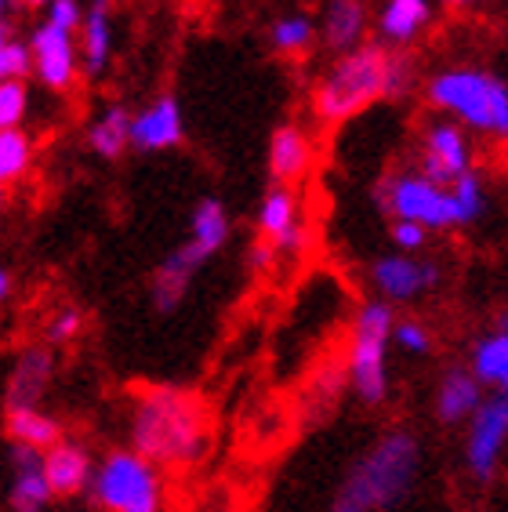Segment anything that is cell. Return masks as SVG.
<instances>
[{
  "label": "cell",
  "instance_id": "obj_9",
  "mask_svg": "<svg viewBox=\"0 0 508 512\" xmlns=\"http://www.w3.org/2000/svg\"><path fill=\"white\" fill-rule=\"evenodd\" d=\"M472 171V146L465 128L454 120H432L421 138V168L418 175L429 178L432 186L450 189L461 175Z\"/></svg>",
  "mask_w": 508,
  "mask_h": 512
},
{
  "label": "cell",
  "instance_id": "obj_8",
  "mask_svg": "<svg viewBox=\"0 0 508 512\" xmlns=\"http://www.w3.org/2000/svg\"><path fill=\"white\" fill-rule=\"evenodd\" d=\"M508 447V393L483 396V404L469 418L465 436V465L476 480H494L501 465V454Z\"/></svg>",
  "mask_w": 508,
  "mask_h": 512
},
{
  "label": "cell",
  "instance_id": "obj_24",
  "mask_svg": "<svg viewBox=\"0 0 508 512\" xmlns=\"http://www.w3.org/2000/svg\"><path fill=\"white\" fill-rule=\"evenodd\" d=\"M472 378L490 385L494 393H508V335H483L472 345Z\"/></svg>",
  "mask_w": 508,
  "mask_h": 512
},
{
  "label": "cell",
  "instance_id": "obj_29",
  "mask_svg": "<svg viewBox=\"0 0 508 512\" xmlns=\"http://www.w3.org/2000/svg\"><path fill=\"white\" fill-rule=\"evenodd\" d=\"M418 84V62L407 51H385V69H381V99H403Z\"/></svg>",
  "mask_w": 508,
  "mask_h": 512
},
{
  "label": "cell",
  "instance_id": "obj_17",
  "mask_svg": "<svg viewBox=\"0 0 508 512\" xmlns=\"http://www.w3.org/2000/svg\"><path fill=\"white\" fill-rule=\"evenodd\" d=\"M51 375H55V356L44 345H33L19 356V364L8 378V393H4V411L15 407H37V400L48 393Z\"/></svg>",
  "mask_w": 508,
  "mask_h": 512
},
{
  "label": "cell",
  "instance_id": "obj_34",
  "mask_svg": "<svg viewBox=\"0 0 508 512\" xmlns=\"http://www.w3.org/2000/svg\"><path fill=\"white\" fill-rule=\"evenodd\" d=\"M80 327H84V313L80 309H62V313H55V320L48 324V338L55 345H62V342H73V338L80 335Z\"/></svg>",
  "mask_w": 508,
  "mask_h": 512
},
{
  "label": "cell",
  "instance_id": "obj_37",
  "mask_svg": "<svg viewBox=\"0 0 508 512\" xmlns=\"http://www.w3.org/2000/svg\"><path fill=\"white\" fill-rule=\"evenodd\" d=\"M276 247L273 244H265V240H258V244L251 247V255H247V262H251L254 273H269V269L276 266Z\"/></svg>",
  "mask_w": 508,
  "mask_h": 512
},
{
  "label": "cell",
  "instance_id": "obj_21",
  "mask_svg": "<svg viewBox=\"0 0 508 512\" xmlns=\"http://www.w3.org/2000/svg\"><path fill=\"white\" fill-rule=\"evenodd\" d=\"M4 436L15 447H30V451L44 454L62 440V425L40 407H15V411H4Z\"/></svg>",
  "mask_w": 508,
  "mask_h": 512
},
{
  "label": "cell",
  "instance_id": "obj_44",
  "mask_svg": "<svg viewBox=\"0 0 508 512\" xmlns=\"http://www.w3.org/2000/svg\"><path fill=\"white\" fill-rule=\"evenodd\" d=\"M458 4H479V0H458Z\"/></svg>",
  "mask_w": 508,
  "mask_h": 512
},
{
  "label": "cell",
  "instance_id": "obj_30",
  "mask_svg": "<svg viewBox=\"0 0 508 512\" xmlns=\"http://www.w3.org/2000/svg\"><path fill=\"white\" fill-rule=\"evenodd\" d=\"M450 197H454V204H458L461 226H469V222H476V218L483 215V204H487V197H483V182H479L476 171H469V175H461L458 182L450 186Z\"/></svg>",
  "mask_w": 508,
  "mask_h": 512
},
{
  "label": "cell",
  "instance_id": "obj_12",
  "mask_svg": "<svg viewBox=\"0 0 508 512\" xmlns=\"http://www.w3.org/2000/svg\"><path fill=\"white\" fill-rule=\"evenodd\" d=\"M182 135H186V124H182V109H178L175 95H160L127 124V146L142 149V153L178 146Z\"/></svg>",
  "mask_w": 508,
  "mask_h": 512
},
{
  "label": "cell",
  "instance_id": "obj_26",
  "mask_svg": "<svg viewBox=\"0 0 508 512\" xmlns=\"http://www.w3.org/2000/svg\"><path fill=\"white\" fill-rule=\"evenodd\" d=\"M127 124H131V117H127V109L120 106H109L102 117L91 124L88 131V146L95 149L98 157H106V160H117L120 153L127 149Z\"/></svg>",
  "mask_w": 508,
  "mask_h": 512
},
{
  "label": "cell",
  "instance_id": "obj_42",
  "mask_svg": "<svg viewBox=\"0 0 508 512\" xmlns=\"http://www.w3.org/2000/svg\"><path fill=\"white\" fill-rule=\"evenodd\" d=\"M440 4H447V8H454V4H458V0H440Z\"/></svg>",
  "mask_w": 508,
  "mask_h": 512
},
{
  "label": "cell",
  "instance_id": "obj_16",
  "mask_svg": "<svg viewBox=\"0 0 508 512\" xmlns=\"http://www.w3.org/2000/svg\"><path fill=\"white\" fill-rule=\"evenodd\" d=\"M40 473H44L51 498H73L91 483V458L84 447L59 440L51 451L40 454Z\"/></svg>",
  "mask_w": 508,
  "mask_h": 512
},
{
  "label": "cell",
  "instance_id": "obj_36",
  "mask_svg": "<svg viewBox=\"0 0 508 512\" xmlns=\"http://www.w3.org/2000/svg\"><path fill=\"white\" fill-rule=\"evenodd\" d=\"M48 22L55 30H80V22H84V11H80L77 0H51L48 4Z\"/></svg>",
  "mask_w": 508,
  "mask_h": 512
},
{
  "label": "cell",
  "instance_id": "obj_28",
  "mask_svg": "<svg viewBox=\"0 0 508 512\" xmlns=\"http://www.w3.org/2000/svg\"><path fill=\"white\" fill-rule=\"evenodd\" d=\"M269 40L284 55H302V51H309L316 44V22L309 15H284V19L273 22Z\"/></svg>",
  "mask_w": 508,
  "mask_h": 512
},
{
  "label": "cell",
  "instance_id": "obj_10",
  "mask_svg": "<svg viewBox=\"0 0 508 512\" xmlns=\"http://www.w3.org/2000/svg\"><path fill=\"white\" fill-rule=\"evenodd\" d=\"M440 266L436 262H418L411 255H385L371 266V284L381 302H411L440 284Z\"/></svg>",
  "mask_w": 508,
  "mask_h": 512
},
{
  "label": "cell",
  "instance_id": "obj_43",
  "mask_svg": "<svg viewBox=\"0 0 508 512\" xmlns=\"http://www.w3.org/2000/svg\"><path fill=\"white\" fill-rule=\"evenodd\" d=\"M4 40H8V33H4V30H0V48H4Z\"/></svg>",
  "mask_w": 508,
  "mask_h": 512
},
{
  "label": "cell",
  "instance_id": "obj_39",
  "mask_svg": "<svg viewBox=\"0 0 508 512\" xmlns=\"http://www.w3.org/2000/svg\"><path fill=\"white\" fill-rule=\"evenodd\" d=\"M494 331H498V335H508V309H505V313H498V324H494Z\"/></svg>",
  "mask_w": 508,
  "mask_h": 512
},
{
  "label": "cell",
  "instance_id": "obj_27",
  "mask_svg": "<svg viewBox=\"0 0 508 512\" xmlns=\"http://www.w3.org/2000/svg\"><path fill=\"white\" fill-rule=\"evenodd\" d=\"M33 164V142L22 128L0 131V189L19 182Z\"/></svg>",
  "mask_w": 508,
  "mask_h": 512
},
{
  "label": "cell",
  "instance_id": "obj_6",
  "mask_svg": "<svg viewBox=\"0 0 508 512\" xmlns=\"http://www.w3.org/2000/svg\"><path fill=\"white\" fill-rule=\"evenodd\" d=\"M91 498L102 512H160L157 465L135 451H109L91 476Z\"/></svg>",
  "mask_w": 508,
  "mask_h": 512
},
{
  "label": "cell",
  "instance_id": "obj_46",
  "mask_svg": "<svg viewBox=\"0 0 508 512\" xmlns=\"http://www.w3.org/2000/svg\"><path fill=\"white\" fill-rule=\"evenodd\" d=\"M98 4H113V0H98Z\"/></svg>",
  "mask_w": 508,
  "mask_h": 512
},
{
  "label": "cell",
  "instance_id": "obj_3",
  "mask_svg": "<svg viewBox=\"0 0 508 512\" xmlns=\"http://www.w3.org/2000/svg\"><path fill=\"white\" fill-rule=\"evenodd\" d=\"M425 95L436 109L450 113L458 128L476 135L508 138V84L479 66H450L432 73Z\"/></svg>",
  "mask_w": 508,
  "mask_h": 512
},
{
  "label": "cell",
  "instance_id": "obj_19",
  "mask_svg": "<svg viewBox=\"0 0 508 512\" xmlns=\"http://www.w3.org/2000/svg\"><path fill=\"white\" fill-rule=\"evenodd\" d=\"M432 22V0H385L378 11V33L396 48H407Z\"/></svg>",
  "mask_w": 508,
  "mask_h": 512
},
{
  "label": "cell",
  "instance_id": "obj_35",
  "mask_svg": "<svg viewBox=\"0 0 508 512\" xmlns=\"http://www.w3.org/2000/svg\"><path fill=\"white\" fill-rule=\"evenodd\" d=\"M389 237H392V244L400 247V255H414V251H421V247H425V240H429V229L414 226V222H392Z\"/></svg>",
  "mask_w": 508,
  "mask_h": 512
},
{
  "label": "cell",
  "instance_id": "obj_15",
  "mask_svg": "<svg viewBox=\"0 0 508 512\" xmlns=\"http://www.w3.org/2000/svg\"><path fill=\"white\" fill-rule=\"evenodd\" d=\"M313 168V138L298 124H280L269 138V175L276 186L291 189Z\"/></svg>",
  "mask_w": 508,
  "mask_h": 512
},
{
  "label": "cell",
  "instance_id": "obj_14",
  "mask_svg": "<svg viewBox=\"0 0 508 512\" xmlns=\"http://www.w3.org/2000/svg\"><path fill=\"white\" fill-rule=\"evenodd\" d=\"M204 262H207V255L193 244V240L175 247V251L157 266V273H153V287H149L153 306H157L160 313H175L178 302L186 298L189 284H193L196 269L204 266Z\"/></svg>",
  "mask_w": 508,
  "mask_h": 512
},
{
  "label": "cell",
  "instance_id": "obj_33",
  "mask_svg": "<svg viewBox=\"0 0 508 512\" xmlns=\"http://www.w3.org/2000/svg\"><path fill=\"white\" fill-rule=\"evenodd\" d=\"M392 342L400 345L403 353H411V356L432 353V335H429V327L418 324V320H396V327H392Z\"/></svg>",
  "mask_w": 508,
  "mask_h": 512
},
{
  "label": "cell",
  "instance_id": "obj_4",
  "mask_svg": "<svg viewBox=\"0 0 508 512\" xmlns=\"http://www.w3.org/2000/svg\"><path fill=\"white\" fill-rule=\"evenodd\" d=\"M381 69H385V48L360 44L345 51L327 66L313 88V113L323 124H342L381 99Z\"/></svg>",
  "mask_w": 508,
  "mask_h": 512
},
{
  "label": "cell",
  "instance_id": "obj_25",
  "mask_svg": "<svg viewBox=\"0 0 508 512\" xmlns=\"http://www.w3.org/2000/svg\"><path fill=\"white\" fill-rule=\"evenodd\" d=\"M193 240L200 251H204L207 258L215 255V251H222V244L229 240V215H225L222 200L207 197L196 204L193 211Z\"/></svg>",
  "mask_w": 508,
  "mask_h": 512
},
{
  "label": "cell",
  "instance_id": "obj_22",
  "mask_svg": "<svg viewBox=\"0 0 508 512\" xmlns=\"http://www.w3.org/2000/svg\"><path fill=\"white\" fill-rule=\"evenodd\" d=\"M479 404H483V385L469 371H447L443 375L440 389H436V418L443 425L469 422Z\"/></svg>",
  "mask_w": 508,
  "mask_h": 512
},
{
  "label": "cell",
  "instance_id": "obj_38",
  "mask_svg": "<svg viewBox=\"0 0 508 512\" xmlns=\"http://www.w3.org/2000/svg\"><path fill=\"white\" fill-rule=\"evenodd\" d=\"M8 295H11V273L0 266V302H8Z\"/></svg>",
  "mask_w": 508,
  "mask_h": 512
},
{
  "label": "cell",
  "instance_id": "obj_18",
  "mask_svg": "<svg viewBox=\"0 0 508 512\" xmlns=\"http://www.w3.org/2000/svg\"><path fill=\"white\" fill-rule=\"evenodd\" d=\"M367 4L363 0H331L323 8V22L316 26L320 40L334 55H345V51L360 48L363 33H367Z\"/></svg>",
  "mask_w": 508,
  "mask_h": 512
},
{
  "label": "cell",
  "instance_id": "obj_31",
  "mask_svg": "<svg viewBox=\"0 0 508 512\" xmlns=\"http://www.w3.org/2000/svg\"><path fill=\"white\" fill-rule=\"evenodd\" d=\"M26 109H30V91L22 80H4L0 84V131L8 128H19L22 117H26Z\"/></svg>",
  "mask_w": 508,
  "mask_h": 512
},
{
  "label": "cell",
  "instance_id": "obj_23",
  "mask_svg": "<svg viewBox=\"0 0 508 512\" xmlns=\"http://www.w3.org/2000/svg\"><path fill=\"white\" fill-rule=\"evenodd\" d=\"M80 62H84V73L98 77L102 69L109 66V55H113V26H109V4H91V11L80 22Z\"/></svg>",
  "mask_w": 508,
  "mask_h": 512
},
{
  "label": "cell",
  "instance_id": "obj_20",
  "mask_svg": "<svg viewBox=\"0 0 508 512\" xmlns=\"http://www.w3.org/2000/svg\"><path fill=\"white\" fill-rule=\"evenodd\" d=\"M11 469H15V483H11V509L15 512H40L51 502V491L40 473V451L11 444Z\"/></svg>",
  "mask_w": 508,
  "mask_h": 512
},
{
  "label": "cell",
  "instance_id": "obj_41",
  "mask_svg": "<svg viewBox=\"0 0 508 512\" xmlns=\"http://www.w3.org/2000/svg\"><path fill=\"white\" fill-rule=\"evenodd\" d=\"M4 15H8V0H0V19H4Z\"/></svg>",
  "mask_w": 508,
  "mask_h": 512
},
{
  "label": "cell",
  "instance_id": "obj_13",
  "mask_svg": "<svg viewBox=\"0 0 508 512\" xmlns=\"http://www.w3.org/2000/svg\"><path fill=\"white\" fill-rule=\"evenodd\" d=\"M258 233H262L265 244L276 247V255L302 251L305 229L298 222V197H294V189L273 186L265 193L262 207H258Z\"/></svg>",
  "mask_w": 508,
  "mask_h": 512
},
{
  "label": "cell",
  "instance_id": "obj_2",
  "mask_svg": "<svg viewBox=\"0 0 508 512\" xmlns=\"http://www.w3.org/2000/svg\"><path fill=\"white\" fill-rule=\"evenodd\" d=\"M418 462V440L403 429L389 433L352 465V473L334 494L331 512H385L400 505L418 480Z\"/></svg>",
  "mask_w": 508,
  "mask_h": 512
},
{
  "label": "cell",
  "instance_id": "obj_40",
  "mask_svg": "<svg viewBox=\"0 0 508 512\" xmlns=\"http://www.w3.org/2000/svg\"><path fill=\"white\" fill-rule=\"evenodd\" d=\"M22 4H30V8H48L51 0H22Z\"/></svg>",
  "mask_w": 508,
  "mask_h": 512
},
{
  "label": "cell",
  "instance_id": "obj_45",
  "mask_svg": "<svg viewBox=\"0 0 508 512\" xmlns=\"http://www.w3.org/2000/svg\"><path fill=\"white\" fill-rule=\"evenodd\" d=\"M0 207H4V189H0Z\"/></svg>",
  "mask_w": 508,
  "mask_h": 512
},
{
  "label": "cell",
  "instance_id": "obj_5",
  "mask_svg": "<svg viewBox=\"0 0 508 512\" xmlns=\"http://www.w3.org/2000/svg\"><path fill=\"white\" fill-rule=\"evenodd\" d=\"M392 327H396V313L389 302H367L356 313L352 324V342H349V360H345V375H349L352 393L360 396L363 404L378 407L389 396V342Z\"/></svg>",
  "mask_w": 508,
  "mask_h": 512
},
{
  "label": "cell",
  "instance_id": "obj_11",
  "mask_svg": "<svg viewBox=\"0 0 508 512\" xmlns=\"http://www.w3.org/2000/svg\"><path fill=\"white\" fill-rule=\"evenodd\" d=\"M30 55H33L37 77L44 80V88H51V91L73 88L77 69H80V55H77V40H73V33L55 30L51 22H44V26H37L30 37Z\"/></svg>",
  "mask_w": 508,
  "mask_h": 512
},
{
  "label": "cell",
  "instance_id": "obj_7",
  "mask_svg": "<svg viewBox=\"0 0 508 512\" xmlns=\"http://www.w3.org/2000/svg\"><path fill=\"white\" fill-rule=\"evenodd\" d=\"M378 207L392 222H414L421 229H454L461 226L458 204L450 197V189L432 186L429 178L421 175H392L381 178L378 189Z\"/></svg>",
  "mask_w": 508,
  "mask_h": 512
},
{
  "label": "cell",
  "instance_id": "obj_1",
  "mask_svg": "<svg viewBox=\"0 0 508 512\" xmlns=\"http://www.w3.org/2000/svg\"><path fill=\"white\" fill-rule=\"evenodd\" d=\"M131 444L149 465H193L207 451V411L200 396L153 385L142 389L131 418Z\"/></svg>",
  "mask_w": 508,
  "mask_h": 512
},
{
  "label": "cell",
  "instance_id": "obj_32",
  "mask_svg": "<svg viewBox=\"0 0 508 512\" xmlns=\"http://www.w3.org/2000/svg\"><path fill=\"white\" fill-rule=\"evenodd\" d=\"M30 73H33L30 44L4 40V48H0V84H4V80H26Z\"/></svg>",
  "mask_w": 508,
  "mask_h": 512
}]
</instances>
